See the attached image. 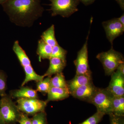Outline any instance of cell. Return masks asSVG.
Returning a JSON list of instances; mask_svg holds the SVG:
<instances>
[{
    "label": "cell",
    "mask_w": 124,
    "mask_h": 124,
    "mask_svg": "<svg viewBox=\"0 0 124 124\" xmlns=\"http://www.w3.org/2000/svg\"><path fill=\"white\" fill-rule=\"evenodd\" d=\"M79 1L82 2L84 4L87 6L91 5L96 0H78Z\"/></svg>",
    "instance_id": "cell-29"
},
{
    "label": "cell",
    "mask_w": 124,
    "mask_h": 124,
    "mask_svg": "<svg viewBox=\"0 0 124 124\" xmlns=\"http://www.w3.org/2000/svg\"><path fill=\"white\" fill-rule=\"evenodd\" d=\"M49 60V66L45 73V77H50L53 75L62 72L66 64V60L59 58L51 57Z\"/></svg>",
    "instance_id": "cell-11"
},
{
    "label": "cell",
    "mask_w": 124,
    "mask_h": 124,
    "mask_svg": "<svg viewBox=\"0 0 124 124\" xmlns=\"http://www.w3.org/2000/svg\"><path fill=\"white\" fill-rule=\"evenodd\" d=\"M51 2L50 10L53 16L60 15L68 17L78 11V0H49Z\"/></svg>",
    "instance_id": "cell-5"
},
{
    "label": "cell",
    "mask_w": 124,
    "mask_h": 124,
    "mask_svg": "<svg viewBox=\"0 0 124 124\" xmlns=\"http://www.w3.org/2000/svg\"><path fill=\"white\" fill-rule=\"evenodd\" d=\"M112 112L115 115L124 116V95L113 96L112 99Z\"/></svg>",
    "instance_id": "cell-18"
},
{
    "label": "cell",
    "mask_w": 124,
    "mask_h": 124,
    "mask_svg": "<svg viewBox=\"0 0 124 124\" xmlns=\"http://www.w3.org/2000/svg\"><path fill=\"white\" fill-rule=\"evenodd\" d=\"M31 120L32 124H46V113L45 111L38 112L33 115Z\"/></svg>",
    "instance_id": "cell-24"
},
{
    "label": "cell",
    "mask_w": 124,
    "mask_h": 124,
    "mask_svg": "<svg viewBox=\"0 0 124 124\" xmlns=\"http://www.w3.org/2000/svg\"><path fill=\"white\" fill-rule=\"evenodd\" d=\"M51 87L68 88L67 83L62 72L56 74L51 78L50 80Z\"/></svg>",
    "instance_id": "cell-20"
},
{
    "label": "cell",
    "mask_w": 124,
    "mask_h": 124,
    "mask_svg": "<svg viewBox=\"0 0 124 124\" xmlns=\"http://www.w3.org/2000/svg\"><path fill=\"white\" fill-rule=\"evenodd\" d=\"M107 38L111 44L116 38L122 35L124 31V26L117 18L103 22L102 23Z\"/></svg>",
    "instance_id": "cell-8"
},
{
    "label": "cell",
    "mask_w": 124,
    "mask_h": 124,
    "mask_svg": "<svg viewBox=\"0 0 124 124\" xmlns=\"http://www.w3.org/2000/svg\"><path fill=\"white\" fill-rule=\"evenodd\" d=\"M8 0H0V5H2L7 1Z\"/></svg>",
    "instance_id": "cell-32"
},
{
    "label": "cell",
    "mask_w": 124,
    "mask_h": 124,
    "mask_svg": "<svg viewBox=\"0 0 124 124\" xmlns=\"http://www.w3.org/2000/svg\"><path fill=\"white\" fill-rule=\"evenodd\" d=\"M7 89V77L3 71L0 70V96L1 97L6 95V91Z\"/></svg>",
    "instance_id": "cell-25"
},
{
    "label": "cell",
    "mask_w": 124,
    "mask_h": 124,
    "mask_svg": "<svg viewBox=\"0 0 124 124\" xmlns=\"http://www.w3.org/2000/svg\"><path fill=\"white\" fill-rule=\"evenodd\" d=\"M20 124H32L31 120L27 115L24 113H21L18 121Z\"/></svg>",
    "instance_id": "cell-27"
},
{
    "label": "cell",
    "mask_w": 124,
    "mask_h": 124,
    "mask_svg": "<svg viewBox=\"0 0 124 124\" xmlns=\"http://www.w3.org/2000/svg\"><path fill=\"white\" fill-rule=\"evenodd\" d=\"M122 10L124 9V0H116Z\"/></svg>",
    "instance_id": "cell-30"
},
{
    "label": "cell",
    "mask_w": 124,
    "mask_h": 124,
    "mask_svg": "<svg viewBox=\"0 0 124 124\" xmlns=\"http://www.w3.org/2000/svg\"><path fill=\"white\" fill-rule=\"evenodd\" d=\"M89 34V32L86 41L81 49L78 51L76 59L73 62L76 67V75H92L89 66L88 56V41Z\"/></svg>",
    "instance_id": "cell-7"
},
{
    "label": "cell",
    "mask_w": 124,
    "mask_h": 124,
    "mask_svg": "<svg viewBox=\"0 0 124 124\" xmlns=\"http://www.w3.org/2000/svg\"><path fill=\"white\" fill-rule=\"evenodd\" d=\"M18 110L28 115H34L45 111L48 102L38 98H19L17 101Z\"/></svg>",
    "instance_id": "cell-6"
},
{
    "label": "cell",
    "mask_w": 124,
    "mask_h": 124,
    "mask_svg": "<svg viewBox=\"0 0 124 124\" xmlns=\"http://www.w3.org/2000/svg\"><path fill=\"white\" fill-rule=\"evenodd\" d=\"M0 124H2V123H1V122H0Z\"/></svg>",
    "instance_id": "cell-34"
},
{
    "label": "cell",
    "mask_w": 124,
    "mask_h": 124,
    "mask_svg": "<svg viewBox=\"0 0 124 124\" xmlns=\"http://www.w3.org/2000/svg\"><path fill=\"white\" fill-rule=\"evenodd\" d=\"M109 115L110 117L111 124H124L123 116L115 115L112 113Z\"/></svg>",
    "instance_id": "cell-26"
},
{
    "label": "cell",
    "mask_w": 124,
    "mask_h": 124,
    "mask_svg": "<svg viewBox=\"0 0 124 124\" xmlns=\"http://www.w3.org/2000/svg\"><path fill=\"white\" fill-rule=\"evenodd\" d=\"M51 77H47L42 80L37 82L36 90L44 94L47 93L50 86Z\"/></svg>",
    "instance_id": "cell-21"
},
{
    "label": "cell",
    "mask_w": 124,
    "mask_h": 124,
    "mask_svg": "<svg viewBox=\"0 0 124 124\" xmlns=\"http://www.w3.org/2000/svg\"><path fill=\"white\" fill-rule=\"evenodd\" d=\"M96 58L101 63L106 75H111L120 64L124 63L123 54L114 50L113 47L108 51L99 54Z\"/></svg>",
    "instance_id": "cell-3"
},
{
    "label": "cell",
    "mask_w": 124,
    "mask_h": 124,
    "mask_svg": "<svg viewBox=\"0 0 124 124\" xmlns=\"http://www.w3.org/2000/svg\"><path fill=\"white\" fill-rule=\"evenodd\" d=\"M104 113L97 111L93 115L79 124H98L104 115Z\"/></svg>",
    "instance_id": "cell-23"
},
{
    "label": "cell",
    "mask_w": 124,
    "mask_h": 124,
    "mask_svg": "<svg viewBox=\"0 0 124 124\" xmlns=\"http://www.w3.org/2000/svg\"><path fill=\"white\" fill-rule=\"evenodd\" d=\"M25 73V79L22 82V86H24L28 82L31 81H34L36 82L42 80L44 78L45 76L38 75L36 73L31 64L27 65L23 67Z\"/></svg>",
    "instance_id": "cell-16"
},
{
    "label": "cell",
    "mask_w": 124,
    "mask_h": 124,
    "mask_svg": "<svg viewBox=\"0 0 124 124\" xmlns=\"http://www.w3.org/2000/svg\"><path fill=\"white\" fill-rule=\"evenodd\" d=\"M13 49L23 67L31 64V60L18 40L16 41L14 43Z\"/></svg>",
    "instance_id": "cell-15"
},
{
    "label": "cell",
    "mask_w": 124,
    "mask_h": 124,
    "mask_svg": "<svg viewBox=\"0 0 124 124\" xmlns=\"http://www.w3.org/2000/svg\"><path fill=\"white\" fill-rule=\"evenodd\" d=\"M53 47L41 39L38 41L37 54L40 60L49 59L51 57Z\"/></svg>",
    "instance_id": "cell-17"
},
{
    "label": "cell",
    "mask_w": 124,
    "mask_h": 124,
    "mask_svg": "<svg viewBox=\"0 0 124 124\" xmlns=\"http://www.w3.org/2000/svg\"><path fill=\"white\" fill-rule=\"evenodd\" d=\"M67 83L68 88L70 93L80 86L93 83L92 76L85 75H76L72 79Z\"/></svg>",
    "instance_id": "cell-12"
},
{
    "label": "cell",
    "mask_w": 124,
    "mask_h": 124,
    "mask_svg": "<svg viewBox=\"0 0 124 124\" xmlns=\"http://www.w3.org/2000/svg\"><path fill=\"white\" fill-rule=\"evenodd\" d=\"M97 88L93 83H90L78 87L70 93V94L76 98L89 102Z\"/></svg>",
    "instance_id": "cell-10"
},
{
    "label": "cell",
    "mask_w": 124,
    "mask_h": 124,
    "mask_svg": "<svg viewBox=\"0 0 124 124\" xmlns=\"http://www.w3.org/2000/svg\"><path fill=\"white\" fill-rule=\"evenodd\" d=\"M67 53V50L58 44L53 47L51 57L59 58L66 60Z\"/></svg>",
    "instance_id": "cell-22"
},
{
    "label": "cell",
    "mask_w": 124,
    "mask_h": 124,
    "mask_svg": "<svg viewBox=\"0 0 124 124\" xmlns=\"http://www.w3.org/2000/svg\"><path fill=\"white\" fill-rule=\"evenodd\" d=\"M41 39L46 44L52 47L58 45L55 35V29L54 24L49 27L42 33Z\"/></svg>",
    "instance_id": "cell-19"
},
{
    "label": "cell",
    "mask_w": 124,
    "mask_h": 124,
    "mask_svg": "<svg viewBox=\"0 0 124 124\" xmlns=\"http://www.w3.org/2000/svg\"><path fill=\"white\" fill-rule=\"evenodd\" d=\"M0 104H1V101H0Z\"/></svg>",
    "instance_id": "cell-33"
},
{
    "label": "cell",
    "mask_w": 124,
    "mask_h": 124,
    "mask_svg": "<svg viewBox=\"0 0 124 124\" xmlns=\"http://www.w3.org/2000/svg\"><path fill=\"white\" fill-rule=\"evenodd\" d=\"M120 23L124 26V14H123L120 17L117 18Z\"/></svg>",
    "instance_id": "cell-31"
},
{
    "label": "cell",
    "mask_w": 124,
    "mask_h": 124,
    "mask_svg": "<svg viewBox=\"0 0 124 124\" xmlns=\"http://www.w3.org/2000/svg\"><path fill=\"white\" fill-rule=\"evenodd\" d=\"M70 94L68 88L50 87L47 93L48 97L46 101L48 102L63 100L68 98Z\"/></svg>",
    "instance_id": "cell-13"
},
{
    "label": "cell",
    "mask_w": 124,
    "mask_h": 124,
    "mask_svg": "<svg viewBox=\"0 0 124 124\" xmlns=\"http://www.w3.org/2000/svg\"><path fill=\"white\" fill-rule=\"evenodd\" d=\"M10 96L13 98H38L37 91L28 87H23L19 89L12 90L10 93Z\"/></svg>",
    "instance_id": "cell-14"
},
{
    "label": "cell",
    "mask_w": 124,
    "mask_h": 124,
    "mask_svg": "<svg viewBox=\"0 0 124 124\" xmlns=\"http://www.w3.org/2000/svg\"><path fill=\"white\" fill-rule=\"evenodd\" d=\"M113 96L106 89L97 88L95 93L89 102L97 108V111L106 114L112 112V99Z\"/></svg>",
    "instance_id": "cell-4"
},
{
    "label": "cell",
    "mask_w": 124,
    "mask_h": 124,
    "mask_svg": "<svg viewBox=\"0 0 124 124\" xmlns=\"http://www.w3.org/2000/svg\"><path fill=\"white\" fill-rule=\"evenodd\" d=\"M111 76L110 81L106 89L112 96L124 95V76L117 70Z\"/></svg>",
    "instance_id": "cell-9"
},
{
    "label": "cell",
    "mask_w": 124,
    "mask_h": 124,
    "mask_svg": "<svg viewBox=\"0 0 124 124\" xmlns=\"http://www.w3.org/2000/svg\"><path fill=\"white\" fill-rule=\"evenodd\" d=\"M116 70L121 73L122 75L124 76V63L120 64L117 67Z\"/></svg>",
    "instance_id": "cell-28"
},
{
    "label": "cell",
    "mask_w": 124,
    "mask_h": 124,
    "mask_svg": "<svg viewBox=\"0 0 124 124\" xmlns=\"http://www.w3.org/2000/svg\"><path fill=\"white\" fill-rule=\"evenodd\" d=\"M2 6L11 22L23 27L31 26L44 11L40 0H8Z\"/></svg>",
    "instance_id": "cell-1"
},
{
    "label": "cell",
    "mask_w": 124,
    "mask_h": 124,
    "mask_svg": "<svg viewBox=\"0 0 124 124\" xmlns=\"http://www.w3.org/2000/svg\"><path fill=\"white\" fill-rule=\"evenodd\" d=\"M0 107V122L3 124H12L18 122L21 112L10 96L1 97Z\"/></svg>",
    "instance_id": "cell-2"
}]
</instances>
